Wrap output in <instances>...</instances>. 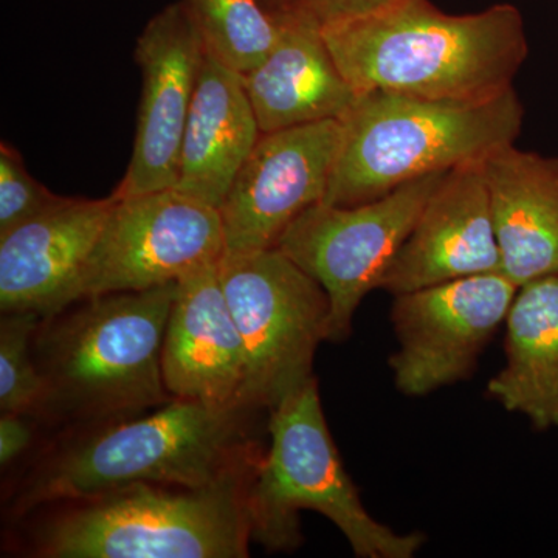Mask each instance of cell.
I'll return each mask as SVG.
<instances>
[{
	"mask_svg": "<svg viewBox=\"0 0 558 558\" xmlns=\"http://www.w3.org/2000/svg\"><path fill=\"white\" fill-rule=\"evenodd\" d=\"M116 197H65L0 238V311L49 317L70 306Z\"/></svg>",
	"mask_w": 558,
	"mask_h": 558,
	"instance_id": "cell-15",
	"label": "cell"
},
{
	"mask_svg": "<svg viewBox=\"0 0 558 558\" xmlns=\"http://www.w3.org/2000/svg\"><path fill=\"white\" fill-rule=\"evenodd\" d=\"M38 417L32 414L7 413L0 414V465L10 468L22 454L31 450L35 440Z\"/></svg>",
	"mask_w": 558,
	"mask_h": 558,
	"instance_id": "cell-23",
	"label": "cell"
},
{
	"mask_svg": "<svg viewBox=\"0 0 558 558\" xmlns=\"http://www.w3.org/2000/svg\"><path fill=\"white\" fill-rule=\"evenodd\" d=\"M274 14L279 28L274 49L242 75L260 132L343 119L360 95L333 61L322 24L296 5Z\"/></svg>",
	"mask_w": 558,
	"mask_h": 558,
	"instance_id": "cell-16",
	"label": "cell"
},
{
	"mask_svg": "<svg viewBox=\"0 0 558 558\" xmlns=\"http://www.w3.org/2000/svg\"><path fill=\"white\" fill-rule=\"evenodd\" d=\"M260 135L242 75L205 49L175 190L219 209Z\"/></svg>",
	"mask_w": 558,
	"mask_h": 558,
	"instance_id": "cell-18",
	"label": "cell"
},
{
	"mask_svg": "<svg viewBox=\"0 0 558 558\" xmlns=\"http://www.w3.org/2000/svg\"><path fill=\"white\" fill-rule=\"evenodd\" d=\"M161 373L172 398L245 405L247 357L220 284L219 263L178 281L165 329Z\"/></svg>",
	"mask_w": 558,
	"mask_h": 558,
	"instance_id": "cell-14",
	"label": "cell"
},
{
	"mask_svg": "<svg viewBox=\"0 0 558 558\" xmlns=\"http://www.w3.org/2000/svg\"><path fill=\"white\" fill-rule=\"evenodd\" d=\"M266 411L171 399L153 413L64 433L17 481L9 517L135 484L202 487L245 475L264 457Z\"/></svg>",
	"mask_w": 558,
	"mask_h": 558,
	"instance_id": "cell-1",
	"label": "cell"
},
{
	"mask_svg": "<svg viewBox=\"0 0 558 558\" xmlns=\"http://www.w3.org/2000/svg\"><path fill=\"white\" fill-rule=\"evenodd\" d=\"M219 279L247 357L244 403L270 413L315 379V352L328 341V293L278 248L226 253Z\"/></svg>",
	"mask_w": 558,
	"mask_h": 558,
	"instance_id": "cell-7",
	"label": "cell"
},
{
	"mask_svg": "<svg viewBox=\"0 0 558 558\" xmlns=\"http://www.w3.org/2000/svg\"><path fill=\"white\" fill-rule=\"evenodd\" d=\"M255 470L209 486L135 484L47 506L28 526L25 550L40 558L248 557Z\"/></svg>",
	"mask_w": 558,
	"mask_h": 558,
	"instance_id": "cell-5",
	"label": "cell"
},
{
	"mask_svg": "<svg viewBox=\"0 0 558 558\" xmlns=\"http://www.w3.org/2000/svg\"><path fill=\"white\" fill-rule=\"evenodd\" d=\"M259 2L263 3L270 13H278V11L295 5L299 0H259Z\"/></svg>",
	"mask_w": 558,
	"mask_h": 558,
	"instance_id": "cell-25",
	"label": "cell"
},
{
	"mask_svg": "<svg viewBox=\"0 0 558 558\" xmlns=\"http://www.w3.org/2000/svg\"><path fill=\"white\" fill-rule=\"evenodd\" d=\"M499 271L519 288L558 274V159L501 146L483 160Z\"/></svg>",
	"mask_w": 558,
	"mask_h": 558,
	"instance_id": "cell-17",
	"label": "cell"
},
{
	"mask_svg": "<svg viewBox=\"0 0 558 558\" xmlns=\"http://www.w3.org/2000/svg\"><path fill=\"white\" fill-rule=\"evenodd\" d=\"M205 49L240 75L266 60L278 38V21L259 0H186Z\"/></svg>",
	"mask_w": 558,
	"mask_h": 558,
	"instance_id": "cell-20",
	"label": "cell"
},
{
	"mask_svg": "<svg viewBox=\"0 0 558 558\" xmlns=\"http://www.w3.org/2000/svg\"><path fill=\"white\" fill-rule=\"evenodd\" d=\"M269 447L247 494L252 542L267 553L303 545L301 510L332 521L360 558H411L425 543L421 532L398 534L365 509L323 413L317 377L267 414Z\"/></svg>",
	"mask_w": 558,
	"mask_h": 558,
	"instance_id": "cell-6",
	"label": "cell"
},
{
	"mask_svg": "<svg viewBox=\"0 0 558 558\" xmlns=\"http://www.w3.org/2000/svg\"><path fill=\"white\" fill-rule=\"evenodd\" d=\"M178 282L75 301L40 319L33 355L44 385L39 421L83 429L170 402L161 349Z\"/></svg>",
	"mask_w": 558,
	"mask_h": 558,
	"instance_id": "cell-3",
	"label": "cell"
},
{
	"mask_svg": "<svg viewBox=\"0 0 558 558\" xmlns=\"http://www.w3.org/2000/svg\"><path fill=\"white\" fill-rule=\"evenodd\" d=\"M40 319L36 312H3L0 318V410L7 413H43L46 385L33 355Z\"/></svg>",
	"mask_w": 558,
	"mask_h": 558,
	"instance_id": "cell-21",
	"label": "cell"
},
{
	"mask_svg": "<svg viewBox=\"0 0 558 558\" xmlns=\"http://www.w3.org/2000/svg\"><path fill=\"white\" fill-rule=\"evenodd\" d=\"M322 32L359 95L487 100L512 89L529 53L523 17L508 3L449 14L429 0H392L360 16L325 22Z\"/></svg>",
	"mask_w": 558,
	"mask_h": 558,
	"instance_id": "cell-2",
	"label": "cell"
},
{
	"mask_svg": "<svg viewBox=\"0 0 558 558\" xmlns=\"http://www.w3.org/2000/svg\"><path fill=\"white\" fill-rule=\"evenodd\" d=\"M523 106L509 89L487 100L459 101L395 92L360 95L341 119V142L326 204L355 207L411 180L483 161L515 143Z\"/></svg>",
	"mask_w": 558,
	"mask_h": 558,
	"instance_id": "cell-4",
	"label": "cell"
},
{
	"mask_svg": "<svg viewBox=\"0 0 558 558\" xmlns=\"http://www.w3.org/2000/svg\"><path fill=\"white\" fill-rule=\"evenodd\" d=\"M205 43L186 0L150 17L135 44L142 72L137 131L126 174L113 196L175 189L180 149Z\"/></svg>",
	"mask_w": 558,
	"mask_h": 558,
	"instance_id": "cell-12",
	"label": "cell"
},
{
	"mask_svg": "<svg viewBox=\"0 0 558 558\" xmlns=\"http://www.w3.org/2000/svg\"><path fill=\"white\" fill-rule=\"evenodd\" d=\"M447 172L411 180L380 199L355 207L318 202L279 238L275 248L328 293L330 343H343L351 336L360 303L380 289L392 259Z\"/></svg>",
	"mask_w": 558,
	"mask_h": 558,
	"instance_id": "cell-8",
	"label": "cell"
},
{
	"mask_svg": "<svg viewBox=\"0 0 558 558\" xmlns=\"http://www.w3.org/2000/svg\"><path fill=\"white\" fill-rule=\"evenodd\" d=\"M64 201L33 178L20 150L10 143H0V238Z\"/></svg>",
	"mask_w": 558,
	"mask_h": 558,
	"instance_id": "cell-22",
	"label": "cell"
},
{
	"mask_svg": "<svg viewBox=\"0 0 558 558\" xmlns=\"http://www.w3.org/2000/svg\"><path fill=\"white\" fill-rule=\"evenodd\" d=\"M113 197L72 303L178 282L222 259L226 236L218 208L175 189Z\"/></svg>",
	"mask_w": 558,
	"mask_h": 558,
	"instance_id": "cell-9",
	"label": "cell"
},
{
	"mask_svg": "<svg viewBox=\"0 0 558 558\" xmlns=\"http://www.w3.org/2000/svg\"><path fill=\"white\" fill-rule=\"evenodd\" d=\"M505 323L506 365L487 395L537 429L558 428V274L521 286Z\"/></svg>",
	"mask_w": 558,
	"mask_h": 558,
	"instance_id": "cell-19",
	"label": "cell"
},
{
	"mask_svg": "<svg viewBox=\"0 0 558 558\" xmlns=\"http://www.w3.org/2000/svg\"><path fill=\"white\" fill-rule=\"evenodd\" d=\"M340 142L341 120L260 135L219 208L226 253L277 247L301 213L325 201Z\"/></svg>",
	"mask_w": 558,
	"mask_h": 558,
	"instance_id": "cell-11",
	"label": "cell"
},
{
	"mask_svg": "<svg viewBox=\"0 0 558 558\" xmlns=\"http://www.w3.org/2000/svg\"><path fill=\"white\" fill-rule=\"evenodd\" d=\"M499 271L483 161L447 172L380 282L392 295Z\"/></svg>",
	"mask_w": 558,
	"mask_h": 558,
	"instance_id": "cell-13",
	"label": "cell"
},
{
	"mask_svg": "<svg viewBox=\"0 0 558 558\" xmlns=\"http://www.w3.org/2000/svg\"><path fill=\"white\" fill-rule=\"evenodd\" d=\"M392 0H299L296 7L307 11L319 24L360 16L387 5Z\"/></svg>",
	"mask_w": 558,
	"mask_h": 558,
	"instance_id": "cell-24",
	"label": "cell"
},
{
	"mask_svg": "<svg viewBox=\"0 0 558 558\" xmlns=\"http://www.w3.org/2000/svg\"><path fill=\"white\" fill-rule=\"evenodd\" d=\"M519 286L501 271L472 275L395 296L396 388L410 398L465 380L506 322Z\"/></svg>",
	"mask_w": 558,
	"mask_h": 558,
	"instance_id": "cell-10",
	"label": "cell"
}]
</instances>
